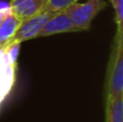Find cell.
Segmentation results:
<instances>
[{"label": "cell", "instance_id": "9c48e42d", "mask_svg": "<svg viewBox=\"0 0 123 122\" xmlns=\"http://www.w3.org/2000/svg\"><path fill=\"white\" fill-rule=\"evenodd\" d=\"M115 10V22L117 30H123V0H109Z\"/></svg>", "mask_w": 123, "mask_h": 122}, {"label": "cell", "instance_id": "3957f363", "mask_svg": "<svg viewBox=\"0 0 123 122\" xmlns=\"http://www.w3.org/2000/svg\"><path fill=\"white\" fill-rule=\"evenodd\" d=\"M55 13L57 12H50V11L42 10L37 14L22 21L15 34L13 35V37L6 47L12 44V43H22L26 40L37 38V36L43 28V26Z\"/></svg>", "mask_w": 123, "mask_h": 122}, {"label": "cell", "instance_id": "ba28073f", "mask_svg": "<svg viewBox=\"0 0 123 122\" xmlns=\"http://www.w3.org/2000/svg\"><path fill=\"white\" fill-rule=\"evenodd\" d=\"M105 122H123V96L106 98Z\"/></svg>", "mask_w": 123, "mask_h": 122}, {"label": "cell", "instance_id": "7a4b0ae2", "mask_svg": "<svg viewBox=\"0 0 123 122\" xmlns=\"http://www.w3.org/2000/svg\"><path fill=\"white\" fill-rule=\"evenodd\" d=\"M105 8H107V2L104 0H86L85 2H72L64 11L79 31H83L90 29L94 17Z\"/></svg>", "mask_w": 123, "mask_h": 122}, {"label": "cell", "instance_id": "30bf717a", "mask_svg": "<svg viewBox=\"0 0 123 122\" xmlns=\"http://www.w3.org/2000/svg\"><path fill=\"white\" fill-rule=\"evenodd\" d=\"M77 1H80V0H49L43 10L50 11V12H60L70 3Z\"/></svg>", "mask_w": 123, "mask_h": 122}, {"label": "cell", "instance_id": "8992f818", "mask_svg": "<svg viewBox=\"0 0 123 122\" xmlns=\"http://www.w3.org/2000/svg\"><path fill=\"white\" fill-rule=\"evenodd\" d=\"M49 0H11L10 10L21 21L42 11Z\"/></svg>", "mask_w": 123, "mask_h": 122}, {"label": "cell", "instance_id": "8fae6325", "mask_svg": "<svg viewBox=\"0 0 123 122\" xmlns=\"http://www.w3.org/2000/svg\"><path fill=\"white\" fill-rule=\"evenodd\" d=\"M9 11H10V9H0V24H1V22L3 21V18L6 16V14L9 13Z\"/></svg>", "mask_w": 123, "mask_h": 122}, {"label": "cell", "instance_id": "52a82bcc", "mask_svg": "<svg viewBox=\"0 0 123 122\" xmlns=\"http://www.w3.org/2000/svg\"><path fill=\"white\" fill-rule=\"evenodd\" d=\"M10 9V8H9ZM21 19L17 18L11 10L3 18V21L0 24V49H4L8 42L11 40L13 35L15 34L17 27L21 24Z\"/></svg>", "mask_w": 123, "mask_h": 122}, {"label": "cell", "instance_id": "277c9868", "mask_svg": "<svg viewBox=\"0 0 123 122\" xmlns=\"http://www.w3.org/2000/svg\"><path fill=\"white\" fill-rule=\"evenodd\" d=\"M17 63L8 56L6 50L0 49V106L11 93L16 80Z\"/></svg>", "mask_w": 123, "mask_h": 122}, {"label": "cell", "instance_id": "5b68a950", "mask_svg": "<svg viewBox=\"0 0 123 122\" xmlns=\"http://www.w3.org/2000/svg\"><path fill=\"white\" fill-rule=\"evenodd\" d=\"M79 31L78 28L70 19V17L65 13V11H60L55 13L49 21L47 22L43 28L40 30L37 38L40 37H49L56 34H63V32H74Z\"/></svg>", "mask_w": 123, "mask_h": 122}, {"label": "cell", "instance_id": "6da1fadb", "mask_svg": "<svg viewBox=\"0 0 123 122\" xmlns=\"http://www.w3.org/2000/svg\"><path fill=\"white\" fill-rule=\"evenodd\" d=\"M123 96V30H117L106 75V98Z\"/></svg>", "mask_w": 123, "mask_h": 122}]
</instances>
